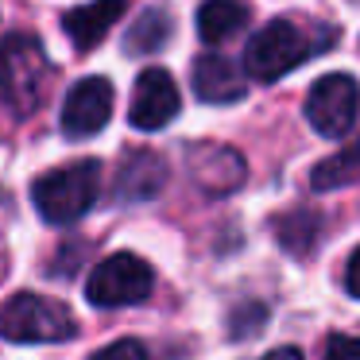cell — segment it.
Listing matches in <instances>:
<instances>
[{
  "label": "cell",
  "mask_w": 360,
  "mask_h": 360,
  "mask_svg": "<svg viewBox=\"0 0 360 360\" xmlns=\"http://www.w3.org/2000/svg\"><path fill=\"white\" fill-rule=\"evenodd\" d=\"M51 89V58L35 35H8L0 43V97L12 112L32 117Z\"/></svg>",
  "instance_id": "obj_1"
},
{
  "label": "cell",
  "mask_w": 360,
  "mask_h": 360,
  "mask_svg": "<svg viewBox=\"0 0 360 360\" xmlns=\"http://www.w3.org/2000/svg\"><path fill=\"white\" fill-rule=\"evenodd\" d=\"M101 190V163L97 159H82V163H66L58 171H47L32 182V202L43 221L51 225H70V221L86 217L97 202Z\"/></svg>",
  "instance_id": "obj_2"
},
{
  "label": "cell",
  "mask_w": 360,
  "mask_h": 360,
  "mask_svg": "<svg viewBox=\"0 0 360 360\" xmlns=\"http://www.w3.org/2000/svg\"><path fill=\"white\" fill-rule=\"evenodd\" d=\"M74 333H78V321L58 298L20 290L0 306V337H8V341H20V345L70 341Z\"/></svg>",
  "instance_id": "obj_3"
},
{
  "label": "cell",
  "mask_w": 360,
  "mask_h": 360,
  "mask_svg": "<svg viewBox=\"0 0 360 360\" xmlns=\"http://www.w3.org/2000/svg\"><path fill=\"white\" fill-rule=\"evenodd\" d=\"M155 287V271L148 259L132 256V252H117V256L101 259L86 279V298L101 310H117V306H136L151 295Z\"/></svg>",
  "instance_id": "obj_4"
},
{
  "label": "cell",
  "mask_w": 360,
  "mask_h": 360,
  "mask_svg": "<svg viewBox=\"0 0 360 360\" xmlns=\"http://www.w3.org/2000/svg\"><path fill=\"white\" fill-rule=\"evenodd\" d=\"M310 51L314 47L302 35V27H295L290 20H271L267 27H259L252 35L248 51H244V70L256 82H279L298 63H306Z\"/></svg>",
  "instance_id": "obj_5"
},
{
  "label": "cell",
  "mask_w": 360,
  "mask_h": 360,
  "mask_svg": "<svg viewBox=\"0 0 360 360\" xmlns=\"http://www.w3.org/2000/svg\"><path fill=\"white\" fill-rule=\"evenodd\" d=\"M306 120L314 132L329 136V140H345L356 120V82L352 74H326L310 86L306 97Z\"/></svg>",
  "instance_id": "obj_6"
},
{
  "label": "cell",
  "mask_w": 360,
  "mask_h": 360,
  "mask_svg": "<svg viewBox=\"0 0 360 360\" xmlns=\"http://www.w3.org/2000/svg\"><path fill=\"white\" fill-rule=\"evenodd\" d=\"M112 117V82L94 74V78H82L78 86L66 94L63 105V132L70 140H86L97 136Z\"/></svg>",
  "instance_id": "obj_7"
},
{
  "label": "cell",
  "mask_w": 360,
  "mask_h": 360,
  "mask_svg": "<svg viewBox=\"0 0 360 360\" xmlns=\"http://www.w3.org/2000/svg\"><path fill=\"white\" fill-rule=\"evenodd\" d=\"M179 86L167 70L151 66L136 78V89H132V109H128V120L132 128L140 132H159L163 124H171L179 117Z\"/></svg>",
  "instance_id": "obj_8"
},
{
  "label": "cell",
  "mask_w": 360,
  "mask_h": 360,
  "mask_svg": "<svg viewBox=\"0 0 360 360\" xmlns=\"http://www.w3.org/2000/svg\"><path fill=\"white\" fill-rule=\"evenodd\" d=\"M190 174L205 194L221 198V194H233L244 182V159L233 148H221V143L190 148Z\"/></svg>",
  "instance_id": "obj_9"
},
{
  "label": "cell",
  "mask_w": 360,
  "mask_h": 360,
  "mask_svg": "<svg viewBox=\"0 0 360 360\" xmlns=\"http://www.w3.org/2000/svg\"><path fill=\"white\" fill-rule=\"evenodd\" d=\"M190 82H194V94L202 97L205 105H236L244 97V89H248L244 86V74L221 55H202L198 58Z\"/></svg>",
  "instance_id": "obj_10"
},
{
  "label": "cell",
  "mask_w": 360,
  "mask_h": 360,
  "mask_svg": "<svg viewBox=\"0 0 360 360\" xmlns=\"http://www.w3.org/2000/svg\"><path fill=\"white\" fill-rule=\"evenodd\" d=\"M120 12H124V0H89V4H82V8L66 12L63 32L70 35V43L78 51H94L97 43L105 39V32L120 20Z\"/></svg>",
  "instance_id": "obj_11"
},
{
  "label": "cell",
  "mask_w": 360,
  "mask_h": 360,
  "mask_svg": "<svg viewBox=\"0 0 360 360\" xmlns=\"http://www.w3.org/2000/svg\"><path fill=\"white\" fill-rule=\"evenodd\" d=\"M163 182H167L163 159H159L155 151H140V155H132L120 167L117 194L124 198V202H148V198H155L159 190H163Z\"/></svg>",
  "instance_id": "obj_12"
},
{
  "label": "cell",
  "mask_w": 360,
  "mask_h": 360,
  "mask_svg": "<svg viewBox=\"0 0 360 360\" xmlns=\"http://www.w3.org/2000/svg\"><path fill=\"white\" fill-rule=\"evenodd\" d=\"M244 20L248 16L236 0H205L198 12V35H202V43H225L244 27Z\"/></svg>",
  "instance_id": "obj_13"
},
{
  "label": "cell",
  "mask_w": 360,
  "mask_h": 360,
  "mask_svg": "<svg viewBox=\"0 0 360 360\" xmlns=\"http://www.w3.org/2000/svg\"><path fill=\"white\" fill-rule=\"evenodd\" d=\"M321 233V217L314 210H290L283 213L279 221H275V236H279V244L287 252H295V256H306V252L314 248V240H318Z\"/></svg>",
  "instance_id": "obj_14"
},
{
  "label": "cell",
  "mask_w": 360,
  "mask_h": 360,
  "mask_svg": "<svg viewBox=\"0 0 360 360\" xmlns=\"http://www.w3.org/2000/svg\"><path fill=\"white\" fill-rule=\"evenodd\" d=\"M167 35H171V20H167V12H159V8L143 12L124 35V55H151V51H159L167 43Z\"/></svg>",
  "instance_id": "obj_15"
},
{
  "label": "cell",
  "mask_w": 360,
  "mask_h": 360,
  "mask_svg": "<svg viewBox=\"0 0 360 360\" xmlns=\"http://www.w3.org/2000/svg\"><path fill=\"white\" fill-rule=\"evenodd\" d=\"M314 190H341V186H352L356 182V148L352 143H345L341 151H337L333 159H326V163H318V171H314Z\"/></svg>",
  "instance_id": "obj_16"
},
{
  "label": "cell",
  "mask_w": 360,
  "mask_h": 360,
  "mask_svg": "<svg viewBox=\"0 0 360 360\" xmlns=\"http://www.w3.org/2000/svg\"><path fill=\"white\" fill-rule=\"evenodd\" d=\"M89 360H148V349H143V341H136V337H120V341L105 345L101 352H94Z\"/></svg>",
  "instance_id": "obj_17"
},
{
  "label": "cell",
  "mask_w": 360,
  "mask_h": 360,
  "mask_svg": "<svg viewBox=\"0 0 360 360\" xmlns=\"http://www.w3.org/2000/svg\"><path fill=\"white\" fill-rule=\"evenodd\" d=\"M326 360H356V341L349 333H337L326 349Z\"/></svg>",
  "instance_id": "obj_18"
},
{
  "label": "cell",
  "mask_w": 360,
  "mask_h": 360,
  "mask_svg": "<svg viewBox=\"0 0 360 360\" xmlns=\"http://www.w3.org/2000/svg\"><path fill=\"white\" fill-rule=\"evenodd\" d=\"M356 267H360V252H349V259H345V295H352V298L360 295V283H356Z\"/></svg>",
  "instance_id": "obj_19"
},
{
  "label": "cell",
  "mask_w": 360,
  "mask_h": 360,
  "mask_svg": "<svg viewBox=\"0 0 360 360\" xmlns=\"http://www.w3.org/2000/svg\"><path fill=\"white\" fill-rule=\"evenodd\" d=\"M264 360H302V352L295 349V345H279L275 352H267Z\"/></svg>",
  "instance_id": "obj_20"
}]
</instances>
